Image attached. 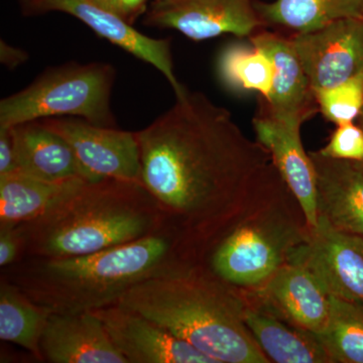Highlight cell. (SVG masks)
<instances>
[{"label": "cell", "mask_w": 363, "mask_h": 363, "mask_svg": "<svg viewBox=\"0 0 363 363\" xmlns=\"http://www.w3.org/2000/svg\"><path fill=\"white\" fill-rule=\"evenodd\" d=\"M142 183L164 226L198 259L245 208L274 168L230 112L187 91L147 128L136 131Z\"/></svg>", "instance_id": "1"}, {"label": "cell", "mask_w": 363, "mask_h": 363, "mask_svg": "<svg viewBox=\"0 0 363 363\" xmlns=\"http://www.w3.org/2000/svg\"><path fill=\"white\" fill-rule=\"evenodd\" d=\"M196 257L169 229L143 240L80 257H23L1 269L51 313L94 312L116 305L133 286Z\"/></svg>", "instance_id": "2"}, {"label": "cell", "mask_w": 363, "mask_h": 363, "mask_svg": "<svg viewBox=\"0 0 363 363\" xmlns=\"http://www.w3.org/2000/svg\"><path fill=\"white\" fill-rule=\"evenodd\" d=\"M140 313L216 363H269L245 320V298L200 259L133 286L117 303Z\"/></svg>", "instance_id": "3"}, {"label": "cell", "mask_w": 363, "mask_h": 363, "mask_svg": "<svg viewBox=\"0 0 363 363\" xmlns=\"http://www.w3.org/2000/svg\"><path fill=\"white\" fill-rule=\"evenodd\" d=\"M16 227L23 257L50 259L101 252L167 229L143 183L111 178L81 182L39 217Z\"/></svg>", "instance_id": "4"}, {"label": "cell", "mask_w": 363, "mask_h": 363, "mask_svg": "<svg viewBox=\"0 0 363 363\" xmlns=\"http://www.w3.org/2000/svg\"><path fill=\"white\" fill-rule=\"evenodd\" d=\"M311 228L276 167L201 262L240 291L257 290L309 240Z\"/></svg>", "instance_id": "5"}, {"label": "cell", "mask_w": 363, "mask_h": 363, "mask_svg": "<svg viewBox=\"0 0 363 363\" xmlns=\"http://www.w3.org/2000/svg\"><path fill=\"white\" fill-rule=\"evenodd\" d=\"M114 78L116 71L108 64H70L52 69L26 89L1 100L0 128L69 116L116 128L111 105Z\"/></svg>", "instance_id": "6"}, {"label": "cell", "mask_w": 363, "mask_h": 363, "mask_svg": "<svg viewBox=\"0 0 363 363\" xmlns=\"http://www.w3.org/2000/svg\"><path fill=\"white\" fill-rule=\"evenodd\" d=\"M257 0H168L155 1L145 16L152 28H171L193 40L222 35L252 37L267 25L257 11Z\"/></svg>", "instance_id": "7"}, {"label": "cell", "mask_w": 363, "mask_h": 363, "mask_svg": "<svg viewBox=\"0 0 363 363\" xmlns=\"http://www.w3.org/2000/svg\"><path fill=\"white\" fill-rule=\"evenodd\" d=\"M313 91L328 89L363 73V18H343L288 37Z\"/></svg>", "instance_id": "8"}, {"label": "cell", "mask_w": 363, "mask_h": 363, "mask_svg": "<svg viewBox=\"0 0 363 363\" xmlns=\"http://www.w3.org/2000/svg\"><path fill=\"white\" fill-rule=\"evenodd\" d=\"M289 262L304 264L326 292L363 308V238L318 219L309 240L298 247Z\"/></svg>", "instance_id": "9"}, {"label": "cell", "mask_w": 363, "mask_h": 363, "mask_svg": "<svg viewBox=\"0 0 363 363\" xmlns=\"http://www.w3.org/2000/svg\"><path fill=\"white\" fill-rule=\"evenodd\" d=\"M61 135L76 157L97 178L142 183V162L136 133L95 125L84 119L50 117L40 121Z\"/></svg>", "instance_id": "10"}, {"label": "cell", "mask_w": 363, "mask_h": 363, "mask_svg": "<svg viewBox=\"0 0 363 363\" xmlns=\"http://www.w3.org/2000/svg\"><path fill=\"white\" fill-rule=\"evenodd\" d=\"M26 9L33 13L61 11L70 14L111 44L154 66L168 80L176 97L187 92V88L177 78L168 40L143 35L123 16L94 0H26Z\"/></svg>", "instance_id": "11"}, {"label": "cell", "mask_w": 363, "mask_h": 363, "mask_svg": "<svg viewBox=\"0 0 363 363\" xmlns=\"http://www.w3.org/2000/svg\"><path fill=\"white\" fill-rule=\"evenodd\" d=\"M94 313L128 363H216L161 325L123 306Z\"/></svg>", "instance_id": "12"}, {"label": "cell", "mask_w": 363, "mask_h": 363, "mask_svg": "<svg viewBox=\"0 0 363 363\" xmlns=\"http://www.w3.org/2000/svg\"><path fill=\"white\" fill-rule=\"evenodd\" d=\"M295 326L319 335L330 317V295L307 267L286 262L264 286L242 291Z\"/></svg>", "instance_id": "13"}, {"label": "cell", "mask_w": 363, "mask_h": 363, "mask_svg": "<svg viewBox=\"0 0 363 363\" xmlns=\"http://www.w3.org/2000/svg\"><path fill=\"white\" fill-rule=\"evenodd\" d=\"M250 43L274 62L276 75L271 94L262 99L260 113L301 128L319 111L314 91L290 40L281 33L259 30Z\"/></svg>", "instance_id": "14"}, {"label": "cell", "mask_w": 363, "mask_h": 363, "mask_svg": "<svg viewBox=\"0 0 363 363\" xmlns=\"http://www.w3.org/2000/svg\"><path fill=\"white\" fill-rule=\"evenodd\" d=\"M40 352L50 363H128L94 312L52 313Z\"/></svg>", "instance_id": "15"}, {"label": "cell", "mask_w": 363, "mask_h": 363, "mask_svg": "<svg viewBox=\"0 0 363 363\" xmlns=\"http://www.w3.org/2000/svg\"><path fill=\"white\" fill-rule=\"evenodd\" d=\"M257 140L267 150L274 167L304 212L310 228L317 226L316 172L301 140L298 126L279 123L259 113L253 118Z\"/></svg>", "instance_id": "16"}, {"label": "cell", "mask_w": 363, "mask_h": 363, "mask_svg": "<svg viewBox=\"0 0 363 363\" xmlns=\"http://www.w3.org/2000/svg\"><path fill=\"white\" fill-rule=\"evenodd\" d=\"M316 172L319 218L363 238V164L309 152ZM318 218V219H319Z\"/></svg>", "instance_id": "17"}, {"label": "cell", "mask_w": 363, "mask_h": 363, "mask_svg": "<svg viewBox=\"0 0 363 363\" xmlns=\"http://www.w3.org/2000/svg\"><path fill=\"white\" fill-rule=\"evenodd\" d=\"M18 171L52 183L100 180L81 164L71 145L40 121L11 128Z\"/></svg>", "instance_id": "18"}, {"label": "cell", "mask_w": 363, "mask_h": 363, "mask_svg": "<svg viewBox=\"0 0 363 363\" xmlns=\"http://www.w3.org/2000/svg\"><path fill=\"white\" fill-rule=\"evenodd\" d=\"M242 294L245 298V323L269 362L332 363L316 335L286 321Z\"/></svg>", "instance_id": "19"}, {"label": "cell", "mask_w": 363, "mask_h": 363, "mask_svg": "<svg viewBox=\"0 0 363 363\" xmlns=\"http://www.w3.org/2000/svg\"><path fill=\"white\" fill-rule=\"evenodd\" d=\"M52 183L20 172L0 176V227H16L47 211L81 182Z\"/></svg>", "instance_id": "20"}, {"label": "cell", "mask_w": 363, "mask_h": 363, "mask_svg": "<svg viewBox=\"0 0 363 363\" xmlns=\"http://www.w3.org/2000/svg\"><path fill=\"white\" fill-rule=\"evenodd\" d=\"M257 11L267 26L308 33L348 18H362L363 0H257Z\"/></svg>", "instance_id": "21"}, {"label": "cell", "mask_w": 363, "mask_h": 363, "mask_svg": "<svg viewBox=\"0 0 363 363\" xmlns=\"http://www.w3.org/2000/svg\"><path fill=\"white\" fill-rule=\"evenodd\" d=\"M52 313L18 286L0 278V339L20 346L43 362L40 339Z\"/></svg>", "instance_id": "22"}, {"label": "cell", "mask_w": 363, "mask_h": 363, "mask_svg": "<svg viewBox=\"0 0 363 363\" xmlns=\"http://www.w3.org/2000/svg\"><path fill=\"white\" fill-rule=\"evenodd\" d=\"M219 78L234 92H257L267 99L274 85V62L253 45L231 44L224 48L217 64Z\"/></svg>", "instance_id": "23"}, {"label": "cell", "mask_w": 363, "mask_h": 363, "mask_svg": "<svg viewBox=\"0 0 363 363\" xmlns=\"http://www.w3.org/2000/svg\"><path fill=\"white\" fill-rule=\"evenodd\" d=\"M326 328L316 337L332 363H363V308L330 296Z\"/></svg>", "instance_id": "24"}, {"label": "cell", "mask_w": 363, "mask_h": 363, "mask_svg": "<svg viewBox=\"0 0 363 363\" xmlns=\"http://www.w3.org/2000/svg\"><path fill=\"white\" fill-rule=\"evenodd\" d=\"M319 111L336 126L355 123L363 108V73L314 93Z\"/></svg>", "instance_id": "25"}, {"label": "cell", "mask_w": 363, "mask_h": 363, "mask_svg": "<svg viewBox=\"0 0 363 363\" xmlns=\"http://www.w3.org/2000/svg\"><path fill=\"white\" fill-rule=\"evenodd\" d=\"M319 152L333 159L363 162L362 128L355 123L337 125L329 143Z\"/></svg>", "instance_id": "26"}, {"label": "cell", "mask_w": 363, "mask_h": 363, "mask_svg": "<svg viewBox=\"0 0 363 363\" xmlns=\"http://www.w3.org/2000/svg\"><path fill=\"white\" fill-rule=\"evenodd\" d=\"M23 248L16 227H0V267L11 266L23 257Z\"/></svg>", "instance_id": "27"}, {"label": "cell", "mask_w": 363, "mask_h": 363, "mask_svg": "<svg viewBox=\"0 0 363 363\" xmlns=\"http://www.w3.org/2000/svg\"><path fill=\"white\" fill-rule=\"evenodd\" d=\"M18 171L11 128H0V176Z\"/></svg>", "instance_id": "28"}, {"label": "cell", "mask_w": 363, "mask_h": 363, "mask_svg": "<svg viewBox=\"0 0 363 363\" xmlns=\"http://www.w3.org/2000/svg\"><path fill=\"white\" fill-rule=\"evenodd\" d=\"M28 52L1 40L0 43V61L7 68H16L28 61Z\"/></svg>", "instance_id": "29"}, {"label": "cell", "mask_w": 363, "mask_h": 363, "mask_svg": "<svg viewBox=\"0 0 363 363\" xmlns=\"http://www.w3.org/2000/svg\"><path fill=\"white\" fill-rule=\"evenodd\" d=\"M147 0H118V14L125 18L140 11Z\"/></svg>", "instance_id": "30"}, {"label": "cell", "mask_w": 363, "mask_h": 363, "mask_svg": "<svg viewBox=\"0 0 363 363\" xmlns=\"http://www.w3.org/2000/svg\"><path fill=\"white\" fill-rule=\"evenodd\" d=\"M100 6L118 13V0H94Z\"/></svg>", "instance_id": "31"}, {"label": "cell", "mask_w": 363, "mask_h": 363, "mask_svg": "<svg viewBox=\"0 0 363 363\" xmlns=\"http://www.w3.org/2000/svg\"><path fill=\"white\" fill-rule=\"evenodd\" d=\"M357 123L358 124V125L360 126V128H362V130H363V108H362V112H360L359 116H358V117H357ZM362 164H363V162H362Z\"/></svg>", "instance_id": "32"}, {"label": "cell", "mask_w": 363, "mask_h": 363, "mask_svg": "<svg viewBox=\"0 0 363 363\" xmlns=\"http://www.w3.org/2000/svg\"><path fill=\"white\" fill-rule=\"evenodd\" d=\"M156 1L162 2V1H168V0H156Z\"/></svg>", "instance_id": "33"}, {"label": "cell", "mask_w": 363, "mask_h": 363, "mask_svg": "<svg viewBox=\"0 0 363 363\" xmlns=\"http://www.w3.org/2000/svg\"><path fill=\"white\" fill-rule=\"evenodd\" d=\"M362 18H363V7H362Z\"/></svg>", "instance_id": "34"}]
</instances>
